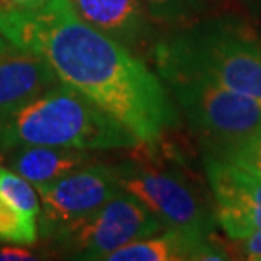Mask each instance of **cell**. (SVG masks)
<instances>
[{
  "label": "cell",
  "mask_w": 261,
  "mask_h": 261,
  "mask_svg": "<svg viewBox=\"0 0 261 261\" xmlns=\"http://www.w3.org/2000/svg\"><path fill=\"white\" fill-rule=\"evenodd\" d=\"M0 25L9 41L44 58L60 83L111 114L141 144H158L178 126V111L158 73L87 24L70 0L7 10Z\"/></svg>",
  "instance_id": "6da1fadb"
},
{
  "label": "cell",
  "mask_w": 261,
  "mask_h": 261,
  "mask_svg": "<svg viewBox=\"0 0 261 261\" xmlns=\"http://www.w3.org/2000/svg\"><path fill=\"white\" fill-rule=\"evenodd\" d=\"M156 73L203 76L261 100V38L234 19H214L175 31L154 44Z\"/></svg>",
  "instance_id": "7a4b0ae2"
},
{
  "label": "cell",
  "mask_w": 261,
  "mask_h": 261,
  "mask_svg": "<svg viewBox=\"0 0 261 261\" xmlns=\"http://www.w3.org/2000/svg\"><path fill=\"white\" fill-rule=\"evenodd\" d=\"M141 141L111 114L58 83L0 124V151L60 146L82 151L133 149Z\"/></svg>",
  "instance_id": "3957f363"
},
{
  "label": "cell",
  "mask_w": 261,
  "mask_h": 261,
  "mask_svg": "<svg viewBox=\"0 0 261 261\" xmlns=\"http://www.w3.org/2000/svg\"><path fill=\"white\" fill-rule=\"evenodd\" d=\"M114 168L122 189L143 202L165 229L211 238L219 224L216 205L190 173L151 154L134 156Z\"/></svg>",
  "instance_id": "277c9868"
},
{
  "label": "cell",
  "mask_w": 261,
  "mask_h": 261,
  "mask_svg": "<svg viewBox=\"0 0 261 261\" xmlns=\"http://www.w3.org/2000/svg\"><path fill=\"white\" fill-rule=\"evenodd\" d=\"M178 103L190 127L216 151L261 130V100L229 90L203 76L166 71L158 75Z\"/></svg>",
  "instance_id": "5b68a950"
},
{
  "label": "cell",
  "mask_w": 261,
  "mask_h": 261,
  "mask_svg": "<svg viewBox=\"0 0 261 261\" xmlns=\"http://www.w3.org/2000/svg\"><path fill=\"white\" fill-rule=\"evenodd\" d=\"M163 229V222L143 202L121 190L53 241L73 259H107L117 249Z\"/></svg>",
  "instance_id": "8992f818"
},
{
  "label": "cell",
  "mask_w": 261,
  "mask_h": 261,
  "mask_svg": "<svg viewBox=\"0 0 261 261\" xmlns=\"http://www.w3.org/2000/svg\"><path fill=\"white\" fill-rule=\"evenodd\" d=\"M121 190L124 189L116 168L97 161L41 187L38 190L41 236L55 239L92 216Z\"/></svg>",
  "instance_id": "52a82bcc"
},
{
  "label": "cell",
  "mask_w": 261,
  "mask_h": 261,
  "mask_svg": "<svg viewBox=\"0 0 261 261\" xmlns=\"http://www.w3.org/2000/svg\"><path fill=\"white\" fill-rule=\"evenodd\" d=\"M205 171L222 231L232 241L259 231L261 176L212 154L205 161Z\"/></svg>",
  "instance_id": "ba28073f"
},
{
  "label": "cell",
  "mask_w": 261,
  "mask_h": 261,
  "mask_svg": "<svg viewBox=\"0 0 261 261\" xmlns=\"http://www.w3.org/2000/svg\"><path fill=\"white\" fill-rule=\"evenodd\" d=\"M58 83V76L44 58H41L34 51L12 43L4 36V39L0 41V117L2 121Z\"/></svg>",
  "instance_id": "9c48e42d"
},
{
  "label": "cell",
  "mask_w": 261,
  "mask_h": 261,
  "mask_svg": "<svg viewBox=\"0 0 261 261\" xmlns=\"http://www.w3.org/2000/svg\"><path fill=\"white\" fill-rule=\"evenodd\" d=\"M39 194L9 166H0V243L33 246L39 238Z\"/></svg>",
  "instance_id": "30bf717a"
},
{
  "label": "cell",
  "mask_w": 261,
  "mask_h": 261,
  "mask_svg": "<svg viewBox=\"0 0 261 261\" xmlns=\"http://www.w3.org/2000/svg\"><path fill=\"white\" fill-rule=\"evenodd\" d=\"M73 10L126 48H139L149 36V15L141 0H70Z\"/></svg>",
  "instance_id": "8fae6325"
},
{
  "label": "cell",
  "mask_w": 261,
  "mask_h": 261,
  "mask_svg": "<svg viewBox=\"0 0 261 261\" xmlns=\"http://www.w3.org/2000/svg\"><path fill=\"white\" fill-rule=\"evenodd\" d=\"M180 259H229L208 238L166 229L117 249L107 261H180Z\"/></svg>",
  "instance_id": "7c38bea8"
},
{
  "label": "cell",
  "mask_w": 261,
  "mask_h": 261,
  "mask_svg": "<svg viewBox=\"0 0 261 261\" xmlns=\"http://www.w3.org/2000/svg\"><path fill=\"white\" fill-rule=\"evenodd\" d=\"M90 163H95V158L88 151L60 146H20L9 151L7 160L9 168L36 190Z\"/></svg>",
  "instance_id": "4fadbf2b"
},
{
  "label": "cell",
  "mask_w": 261,
  "mask_h": 261,
  "mask_svg": "<svg viewBox=\"0 0 261 261\" xmlns=\"http://www.w3.org/2000/svg\"><path fill=\"white\" fill-rule=\"evenodd\" d=\"M149 19L163 24H178L194 19L205 0H141Z\"/></svg>",
  "instance_id": "5bb4252c"
},
{
  "label": "cell",
  "mask_w": 261,
  "mask_h": 261,
  "mask_svg": "<svg viewBox=\"0 0 261 261\" xmlns=\"http://www.w3.org/2000/svg\"><path fill=\"white\" fill-rule=\"evenodd\" d=\"M212 156H219L231 163L241 166V168L251 171V173L261 176V130L256 134L244 138L234 144L216 151Z\"/></svg>",
  "instance_id": "9a60e30c"
},
{
  "label": "cell",
  "mask_w": 261,
  "mask_h": 261,
  "mask_svg": "<svg viewBox=\"0 0 261 261\" xmlns=\"http://www.w3.org/2000/svg\"><path fill=\"white\" fill-rule=\"evenodd\" d=\"M238 243H239V251H241L243 258L261 261V229Z\"/></svg>",
  "instance_id": "2e32d148"
},
{
  "label": "cell",
  "mask_w": 261,
  "mask_h": 261,
  "mask_svg": "<svg viewBox=\"0 0 261 261\" xmlns=\"http://www.w3.org/2000/svg\"><path fill=\"white\" fill-rule=\"evenodd\" d=\"M19 259H36V256H33V253L29 249L20 248L17 244L0 249V261H19Z\"/></svg>",
  "instance_id": "e0dca14e"
},
{
  "label": "cell",
  "mask_w": 261,
  "mask_h": 261,
  "mask_svg": "<svg viewBox=\"0 0 261 261\" xmlns=\"http://www.w3.org/2000/svg\"><path fill=\"white\" fill-rule=\"evenodd\" d=\"M7 10H34L43 7L49 0H0Z\"/></svg>",
  "instance_id": "ac0fdd59"
},
{
  "label": "cell",
  "mask_w": 261,
  "mask_h": 261,
  "mask_svg": "<svg viewBox=\"0 0 261 261\" xmlns=\"http://www.w3.org/2000/svg\"><path fill=\"white\" fill-rule=\"evenodd\" d=\"M0 19H2V12H0ZM4 39V33H2V25H0V41Z\"/></svg>",
  "instance_id": "d6986e66"
},
{
  "label": "cell",
  "mask_w": 261,
  "mask_h": 261,
  "mask_svg": "<svg viewBox=\"0 0 261 261\" xmlns=\"http://www.w3.org/2000/svg\"><path fill=\"white\" fill-rule=\"evenodd\" d=\"M244 2H261V0H244Z\"/></svg>",
  "instance_id": "ffe728a7"
},
{
  "label": "cell",
  "mask_w": 261,
  "mask_h": 261,
  "mask_svg": "<svg viewBox=\"0 0 261 261\" xmlns=\"http://www.w3.org/2000/svg\"><path fill=\"white\" fill-rule=\"evenodd\" d=\"M0 124H2V117H0Z\"/></svg>",
  "instance_id": "44dd1931"
}]
</instances>
